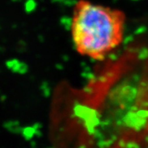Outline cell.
Wrapping results in <instances>:
<instances>
[{"label": "cell", "mask_w": 148, "mask_h": 148, "mask_svg": "<svg viewBox=\"0 0 148 148\" xmlns=\"http://www.w3.org/2000/svg\"><path fill=\"white\" fill-rule=\"evenodd\" d=\"M125 15L119 9L79 0L73 11L71 34L79 54L102 60L123 40Z\"/></svg>", "instance_id": "1"}]
</instances>
